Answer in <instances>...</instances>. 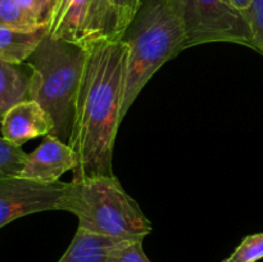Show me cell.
Here are the masks:
<instances>
[{"label":"cell","mask_w":263,"mask_h":262,"mask_svg":"<svg viewBox=\"0 0 263 262\" xmlns=\"http://www.w3.org/2000/svg\"><path fill=\"white\" fill-rule=\"evenodd\" d=\"M87 49L46 35L26 63L30 66V100L50 116L51 135L68 144L77 92L86 63Z\"/></svg>","instance_id":"cell-4"},{"label":"cell","mask_w":263,"mask_h":262,"mask_svg":"<svg viewBox=\"0 0 263 262\" xmlns=\"http://www.w3.org/2000/svg\"><path fill=\"white\" fill-rule=\"evenodd\" d=\"M109 2L121 15L126 27H128L138 12L141 0H109Z\"/></svg>","instance_id":"cell-19"},{"label":"cell","mask_w":263,"mask_h":262,"mask_svg":"<svg viewBox=\"0 0 263 262\" xmlns=\"http://www.w3.org/2000/svg\"><path fill=\"white\" fill-rule=\"evenodd\" d=\"M231 4L236 8L240 13H243L244 17H247L248 14V10L251 8L252 0H230Z\"/></svg>","instance_id":"cell-20"},{"label":"cell","mask_w":263,"mask_h":262,"mask_svg":"<svg viewBox=\"0 0 263 262\" xmlns=\"http://www.w3.org/2000/svg\"><path fill=\"white\" fill-rule=\"evenodd\" d=\"M246 18L251 26L257 51L263 54V0H252Z\"/></svg>","instance_id":"cell-18"},{"label":"cell","mask_w":263,"mask_h":262,"mask_svg":"<svg viewBox=\"0 0 263 262\" xmlns=\"http://www.w3.org/2000/svg\"><path fill=\"white\" fill-rule=\"evenodd\" d=\"M48 33V27L37 30L0 27V61L25 63Z\"/></svg>","instance_id":"cell-12"},{"label":"cell","mask_w":263,"mask_h":262,"mask_svg":"<svg viewBox=\"0 0 263 262\" xmlns=\"http://www.w3.org/2000/svg\"><path fill=\"white\" fill-rule=\"evenodd\" d=\"M186 32V49L208 43H233L257 50L251 26L230 0H171Z\"/></svg>","instance_id":"cell-5"},{"label":"cell","mask_w":263,"mask_h":262,"mask_svg":"<svg viewBox=\"0 0 263 262\" xmlns=\"http://www.w3.org/2000/svg\"><path fill=\"white\" fill-rule=\"evenodd\" d=\"M27 157L21 146L0 136V180L20 177Z\"/></svg>","instance_id":"cell-13"},{"label":"cell","mask_w":263,"mask_h":262,"mask_svg":"<svg viewBox=\"0 0 263 262\" xmlns=\"http://www.w3.org/2000/svg\"><path fill=\"white\" fill-rule=\"evenodd\" d=\"M126 28L109 0H58L49 35L90 49L104 41L120 40Z\"/></svg>","instance_id":"cell-6"},{"label":"cell","mask_w":263,"mask_h":262,"mask_svg":"<svg viewBox=\"0 0 263 262\" xmlns=\"http://www.w3.org/2000/svg\"><path fill=\"white\" fill-rule=\"evenodd\" d=\"M58 210L73 213L80 229L120 240H144L153 229L115 175L67 182Z\"/></svg>","instance_id":"cell-3"},{"label":"cell","mask_w":263,"mask_h":262,"mask_svg":"<svg viewBox=\"0 0 263 262\" xmlns=\"http://www.w3.org/2000/svg\"><path fill=\"white\" fill-rule=\"evenodd\" d=\"M128 45L122 39L87 49L68 145L77 156L72 181L113 175V149L122 122Z\"/></svg>","instance_id":"cell-1"},{"label":"cell","mask_w":263,"mask_h":262,"mask_svg":"<svg viewBox=\"0 0 263 262\" xmlns=\"http://www.w3.org/2000/svg\"><path fill=\"white\" fill-rule=\"evenodd\" d=\"M0 127L3 138L22 146L31 139L51 134L54 123L37 102L25 100L5 113Z\"/></svg>","instance_id":"cell-9"},{"label":"cell","mask_w":263,"mask_h":262,"mask_svg":"<svg viewBox=\"0 0 263 262\" xmlns=\"http://www.w3.org/2000/svg\"><path fill=\"white\" fill-rule=\"evenodd\" d=\"M143 241H122L113 252L112 262H152L144 251Z\"/></svg>","instance_id":"cell-17"},{"label":"cell","mask_w":263,"mask_h":262,"mask_svg":"<svg viewBox=\"0 0 263 262\" xmlns=\"http://www.w3.org/2000/svg\"><path fill=\"white\" fill-rule=\"evenodd\" d=\"M122 241L133 240L108 238L77 228L71 244L58 262H112L113 252Z\"/></svg>","instance_id":"cell-10"},{"label":"cell","mask_w":263,"mask_h":262,"mask_svg":"<svg viewBox=\"0 0 263 262\" xmlns=\"http://www.w3.org/2000/svg\"><path fill=\"white\" fill-rule=\"evenodd\" d=\"M76 166L77 156L73 149L57 136L48 134L43 143L28 154L20 177L51 184L59 181L67 171H73Z\"/></svg>","instance_id":"cell-8"},{"label":"cell","mask_w":263,"mask_h":262,"mask_svg":"<svg viewBox=\"0 0 263 262\" xmlns=\"http://www.w3.org/2000/svg\"><path fill=\"white\" fill-rule=\"evenodd\" d=\"M66 185L62 181L45 184L23 177L0 180V228L32 213L57 211Z\"/></svg>","instance_id":"cell-7"},{"label":"cell","mask_w":263,"mask_h":262,"mask_svg":"<svg viewBox=\"0 0 263 262\" xmlns=\"http://www.w3.org/2000/svg\"><path fill=\"white\" fill-rule=\"evenodd\" d=\"M0 27L15 30H37L30 18L23 13L17 0H0Z\"/></svg>","instance_id":"cell-15"},{"label":"cell","mask_w":263,"mask_h":262,"mask_svg":"<svg viewBox=\"0 0 263 262\" xmlns=\"http://www.w3.org/2000/svg\"><path fill=\"white\" fill-rule=\"evenodd\" d=\"M31 71L27 63L0 61V123L14 105L30 100Z\"/></svg>","instance_id":"cell-11"},{"label":"cell","mask_w":263,"mask_h":262,"mask_svg":"<svg viewBox=\"0 0 263 262\" xmlns=\"http://www.w3.org/2000/svg\"><path fill=\"white\" fill-rule=\"evenodd\" d=\"M263 259V233L247 235L222 262H258Z\"/></svg>","instance_id":"cell-16"},{"label":"cell","mask_w":263,"mask_h":262,"mask_svg":"<svg viewBox=\"0 0 263 262\" xmlns=\"http://www.w3.org/2000/svg\"><path fill=\"white\" fill-rule=\"evenodd\" d=\"M128 45L122 117L154 73L186 49V32L171 0H141L122 36Z\"/></svg>","instance_id":"cell-2"},{"label":"cell","mask_w":263,"mask_h":262,"mask_svg":"<svg viewBox=\"0 0 263 262\" xmlns=\"http://www.w3.org/2000/svg\"><path fill=\"white\" fill-rule=\"evenodd\" d=\"M17 3L36 27L50 28L58 0H17Z\"/></svg>","instance_id":"cell-14"}]
</instances>
